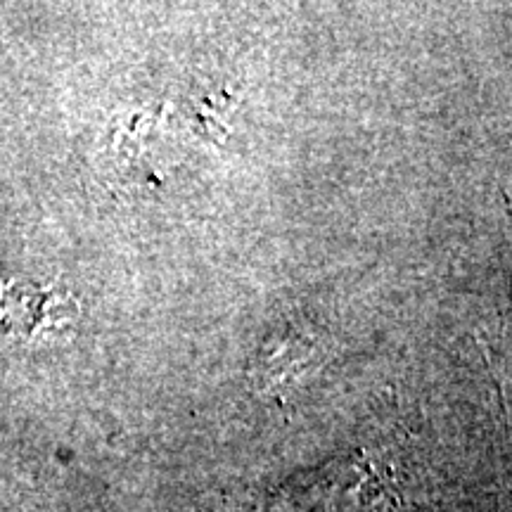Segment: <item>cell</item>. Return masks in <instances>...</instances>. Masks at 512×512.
Returning a JSON list of instances; mask_svg holds the SVG:
<instances>
[]
</instances>
